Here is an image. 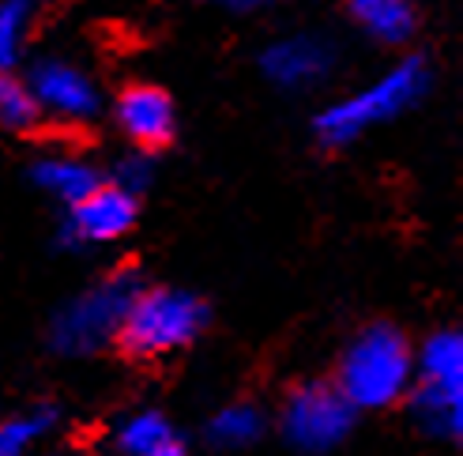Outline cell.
Masks as SVG:
<instances>
[{
	"mask_svg": "<svg viewBox=\"0 0 463 456\" xmlns=\"http://www.w3.org/2000/svg\"><path fill=\"white\" fill-rule=\"evenodd\" d=\"M414 381V351L407 336L392 325H369L354 336L339 362L335 389L351 407H388L396 404Z\"/></svg>",
	"mask_w": 463,
	"mask_h": 456,
	"instance_id": "cell-1",
	"label": "cell"
},
{
	"mask_svg": "<svg viewBox=\"0 0 463 456\" xmlns=\"http://www.w3.org/2000/svg\"><path fill=\"white\" fill-rule=\"evenodd\" d=\"M430 87V68L422 57H403L396 68L369 83L365 90H358L354 99H343L335 106H328L317 118V132L328 147L351 144L354 136H362L369 125H381L388 118L403 113L411 102H419Z\"/></svg>",
	"mask_w": 463,
	"mask_h": 456,
	"instance_id": "cell-2",
	"label": "cell"
},
{
	"mask_svg": "<svg viewBox=\"0 0 463 456\" xmlns=\"http://www.w3.org/2000/svg\"><path fill=\"white\" fill-rule=\"evenodd\" d=\"M140 290H144V283L132 268L102 280L99 287L83 290L80 299H72L53 317L50 344L61 355H90V351L106 347L109 339H118V332H121L125 317H128V309H132Z\"/></svg>",
	"mask_w": 463,
	"mask_h": 456,
	"instance_id": "cell-3",
	"label": "cell"
},
{
	"mask_svg": "<svg viewBox=\"0 0 463 456\" xmlns=\"http://www.w3.org/2000/svg\"><path fill=\"white\" fill-rule=\"evenodd\" d=\"M203 325H207V306L196 294L155 287V290L136 294L118 339L128 355L155 358V355H170L184 344H193L203 332Z\"/></svg>",
	"mask_w": 463,
	"mask_h": 456,
	"instance_id": "cell-4",
	"label": "cell"
},
{
	"mask_svg": "<svg viewBox=\"0 0 463 456\" xmlns=\"http://www.w3.org/2000/svg\"><path fill=\"white\" fill-rule=\"evenodd\" d=\"M354 426V407L335 385L309 381L294 389L283 407V434L302 452H328L335 449Z\"/></svg>",
	"mask_w": 463,
	"mask_h": 456,
	"instance_id": "cell-5",
	"label": "cell"
},
{
	"mask_svg": "<svg viewBox=\"0 0 463 456\" xmlns=\"http://www.w3.org/2000/svg\"><path fill=\"white\" fill-rule=\"evenodd\" d=\"M27 90L38 109L53 113L61 121H90L102 106L95 83L68 61H38Z\"/></svg>",
	"mask_w": 463,
	"mask_h": 456,
	"instance_id": "cell-6",
	"label": "cell"
},
{
	"mask_svg": "<svg viewBox=\"0 0 463 456\" xmlns=\"http://www.w3.org/2000/svg\"><path fill=\"white\" fill-rule=\"evenodd\" d=\"M136 223V196L118 185H99L90 196L72 204L68 238L72 242H113L132 231Z\"/></svg>",
	"mask_w": 463,
	"mask_h": 456,
	"instance_id": "cell-7",
	"label": "cell"
},
{
	"mask_svg": "<svg viewBox=\"0 0 463 456\" xmlns=\"http://www.w3.org/2000/svg\"><path fill=\"white\" fill-rule=\"evenodd\" d=\"M118 125L132 144L162 147V144H170V136L177 128L174 102L166 90H158V87H147V83L128 87L118 99Z\"/></svg>",
	"mask_w": 463,
	"mask_h": 456,
	"instance_id": "cell-8",
	"label": "cell"
},
{
	"mask_svg": "<svg viewBox=\"0 0 463 456\" xmlns=\"http://www.w3.org/2000/svg\"><path fill=\"white\" fill-rule=\"evenodd\" d=\"M264 76L279 87H309L332 68V45L313 34H294L264 50Z\"/></svg>",
	"mask_w": 463,
	"mask_h": 456,
	"instance_id": "cell-9",
	"label": "cell"
},
{
	"mask_svg": "<svg viewBox=\"0 0 463 456\" xmlns=\"http://www.w3.org/2000/svg\"><path fill=\"white\" fill-rule=\"evenodd\" d=\"M351 15L365 34L384 45H403L419 27V12L411 0H351Z\"/></svg>",
	"mask_w": 463,
	"mask_h": 456,
	"instance_id": "cell-10",
	"label": "cell"
},
{
	"mask_svg": "<svg viewBox=\"0 0 463 456\" xmlns=\"http://www.w3.org/2000/svg\"><path fill=\"white\" fill-rule=\"evenodd\" d=\"M411 412L419 426L433 438H459L463 430V389H441V385L419 381L411 396Z\"/></svg>",
	"mask_w": 463,
	"mask_h": 456,
	"instance_id": "cell-11",
	"label": "cell"
},
{
	"mask_svg": "<svg viewBox=\"0 0 463 456\" xmlns=\"http://www.w3.org/2000/svg\"><path fill=\"white\" fill-rule=\"evenodd\" d=\"M34 181L45 193H53L57 200H64V204H80L83 196H90L102 185L99 174L90 170L83 158H72V155L42 158V163L34 166Z\"/></svg>",
	"mask_w": 463,
	"mask_h": 456,
	"instance_id": "cell-12",
	"label": "cell"
},
{
	"mask_svg": "<svg viewBox=\"0 0 463 456\" xmlns=\"http://www.w3.org/2000/svg\"><path fill=\"white\" fill-rule=\"evenodd\" d=\"M414 370L422 374L426 385L441 389H463V336L459 332H437L426 339V347L414 358Z\"/></svg>",
	"mask_w": 463,
	"mask_h": 456,
	"instance_id": "cell-13",
	"label": "cell"
},
{
	"mask_svg": "<svg viewBox=\"0 0 463 456\" xmlns=\"http://www.w3.org/2000/svg\"><path fill=\"white\" fill-rule=\"evenodd\" d=\"M260 434H264V415H260V407H252V404H230L212 419V426H207V438L219 449H245Z\"/></svg>",
	"mask_w": 463,
	"mask_h": 456,
	"instance_id": "cell-14",
	"label": "cell"
},
{
	"mask_svg": "<svg viewBox=\"0 0 463 456\" xmlns=\"http://www.w3.org/2000/svg\"><path fill=\"white\" fill-rule=\"evenodd\" d=\"M118 445H121V452H128V456H162L166 449H174L177 442H174V430H170L166 415L140 412V415H132V419L121 426Z\"/></svg>",
	"mask_w": 463,
	"mask_h": 456,
	"instance_id": "cell-15",
	"label": "cell"
},
{
	"mask_svg": "<svg viewBox=\"0 0 463 456\" xmlns=\"http://www.w3.org/2000/svg\"><path fill=\"white\" fill-rule=\"evenodd\" d=\"M34 0H0V72H12L31 31Z\"/></svg>",
	"mask_w": 463,
	"mask_h": 456,
	"instance_id": "cell-16",
	"label": "cell"
},
{
	"mask_svg": "<svg viewBox=\"0 0 463 456\" xmlns=\"http://www.w3.org/2000/svg\"><path fill=\"white\" fill-rule=\"evenodd\" d=\"M53 426V407H38L31 415L0 423V456H27V449Z\"/></svg>",
	"mask_w": 463,
	"mask_h": 456,
	"instance_id": "cell-17",
	"label": "cell"
},
{
	"mask_svg": "<svg viewBox=\"0 0 463 456\" xmlns=\"http://www.w3.org/2000/svg\"><path fill=\"white\" fill-rule=\"evenodd\" d=\"M42 118V109L34 106L31 90L23 80H15L12 72H0V125L5 128H34Z\"/></svg>",
	"mask_w": 463,
	"mask_h": 456,
	"instance_id": "cell-18",
	"label": "cell"
},
{
	"mask_svg": "<svg viewBox=\"0 0 463 456\" xmlns=\"http://www.w3.org/2000/svg\"><path fill=\"white\" fill-rule=\"evenodd\" d=\"M151 181V158L147 155H128L118 163V189H125L128 196L144 193Z\"/></svg>",
	"mask_w": 463,
	"mask_h": 456,
	"instance_id": "cell-19",
	"label": "cell"
},
{
	"mask_svg": "<svg viewBox=\"0 0 463 456\" xmlns=\"http://www.w3.org/2000/svg\"><path fill=\"white\" fill-rule=\"evenodd\" d=\"M234 8H260V5H271V0H230Z\"/></svg>",
	"mask_w": 463,
	"mask_h": 456,
	"instance_id": "cell-20",
	"label": "cell"
},
{
	"mask_svg": "<svg viewBox=\"0 0 463 456\" xmlns=\"http://www.w3.org/2000/svg\"><path fill=\"white\" fill-rule=\"evenodd\" d=\"M162 456H184V452H181V449L174 445V449H166V452H162Z\"/></svg>",
	"mask_w": 463,
	"mask_h": 456,
	"instance_id": "cell-21",
	"label": "cell"
}]
</instances>
